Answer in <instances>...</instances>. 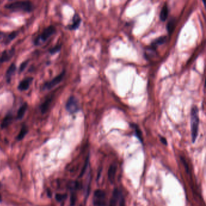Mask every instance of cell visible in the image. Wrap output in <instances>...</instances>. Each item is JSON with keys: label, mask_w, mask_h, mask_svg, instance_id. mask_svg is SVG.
Wrapping results in <instances>:
<instances>
[{"label": "cell", "mask_w": 206, "mask_h": 206, "mask_svg": "<svg viewBox=\"0 0 206 206\" xmlns=\"http://www.w3.org/2000/svg\"><path fill=\"white\" fill-rule=\"evenodd\" d=\"M5 8L12 12H22L30 13L34 9V5L30 1H14L7 4Z\"/></svg>", "instance_id": "6da1fadb"}, {"label": "cell", "mask_w": 206, "mask_h": 206, "mask_svg": "<svg viewBox=\"0 0 206 206\" xmlns=\"http://www.w3.org/2000/svg\"><path fill=\"white\" fill-rule=\"evenodd\" d=\"M199 128V115L198 109L196 106H194L191 110V133L192 140L195 143L197 140Z\"/></svg>", "instance_id": "7a4b0ae2"}, {"label": "cell", "mask_w": 206, "mask_h": 206, "mask_svg": "<svg viewBox=\"0 0 206 206\" xmlns=\"http://www.w3.org/2000/svg\"><path fill=\"white\" fill-rule=\"evenodd\" d=\"M56 29L53 26H49L44 29L42 32L37 37L34 41V45L39 46L44 42H46L47 40L53 36L56 33Z\"/></svg>", "instance_id": "3957f363"}, {"label": "cell", "mask_w": 206, "mask_h": 206, "mask_svg": "<svg viewBox=\"0 0 206 206\" xmlns=\"http://www.w3.org/2000/svg\"><path fill=\"white\" fill-rule=\"evenodd\" d=\"M93 203L94 206H105L106 205V194L100 189L96 190L94 193Z\"/></svg>", "instance_id": "277c9868"}, {"label": "cell", "mask_w": 206, "mask_h": 206, "mask_svg": "<svg viewBox=\"0 0 206 206\" xmlns=\"http://www.w3.org/2000/svg\"><path fill=\"white\" fill-rule=\"evenodd\" d=\"M65 75H66V71L63 70L59 75L56 76L55 78H53L50 81L46 82L42 86L43 89L49 90L53 88L57 85L60 84L62 82V81L63 80L65 76Z\"/></svg>", "instance_id": "5b68a950"}, {"label": "cell", "mask_w": 206, "mask_h": 206, "mask_svg": "<svg viewBox=\"0 0 206 206\" xmlns=\"http://www.w3.org/2000/svg\"><path fill=\"white\" fill-rule=\"evenodd\" d=\"M66 110L71 114H75L79 111V104L78 100L75 96H71L68 99L66 105Z\"/></svg>", "instance_id": "8992f818"}, {"label": "cell", "mask_w": 206, "mask_h": 206, "mask_svg": "<svg viewBox=\"0 0 206 206\" xmlns=\"http://www.w3.org/2000/svg\"><path fill=\"white\" fill-rule=\"evenodd\" d=\"M15 53V49L12 48L9 50H4L0 56V64L9 61Z\"/></svg>", "instance_id": "52a82bcc"}, {"label": "cell", "mask_w": 206, "mask_h": 206, "mask_svg": "<svg viewBox=\"0 0 206 206\" xmlns=\"http://www.w3.org/2000/svg\"><path fill=\"white\" fill-rule=\"evenodd\" d=\"M33 81V78L32 77H27L24 79L19 82V84L18 85V89L21 91L27 90L30 88V86L32 84Z\"/></svg>", "instance_id": "ba28073f"}, {"label": "cell", "mask_w": 206, "mask_h": 206, "mask_svg": "<svg viewBox=\"0 0 206 206\" xmlns=\"http://www.w3.org/2000/svg\"><path fill=\"white\" fill-rule=\"evenodd\" d=\"M16 70H17V66L16 65L14 64V63H12L10 66H9V68L7 69L6 73V82L9 84L11 82V81H12V76L14 75L15 71H16Z\"/></svg>", "instance_id": "9c48e42d"}, {"label": "cell", "mask_w": 206, "mask_h": 206, "mask_svg": "<svg viewBox=\"0 0 206 206\" xmlns=\"http://www.w3.org/2000/svg\"><path fill=\"white\" fill-rule=\"evenodd\" d=\"M53 97H48L47 99L44 101V102L40 105V110L42 114H45L48 110L50 105L52 102Z\"/></svg>", "instance_id": "30bf717a"}, {"label": "cell", "mask_w": 206, "mask_h": 206, "mask_svg": "<svg viewBox=\"0 0 206 206\" xmlns=\"http://www.w3.org/2000/svg\"><path fill=\"white\" fill-rule=\"evenodd\" d=\"M81 22V18H80L79 15L78 14H75L73 18V22L71 25L68 26V28L69 30H76L77 28H79L80 24Z\"/></svg>", "instance_id": "8fae6325"}, {"label": "cell", "mask_w": 206, "mask_h": 206, "mask_svg": "<svg viewBox=\"0 0 206 206\" xmlns=\"http://www.w3.org/2000/svg\"><path fill=\"white\" fill-rule=\"evenodd\" d=\"M13 120V116L12 113H8L5 117L3 119L1 123V127L2 128H6L9 126L12 123Z\"/></svg>", "instance_id": "7c38bea8"}, {"label": "cell", "mask_w": 206, "mask_h": 206, "mask_svg": "<svg viewBox=\"0 0 206 206\" xmlns=\"http://www.w3.org/2000/svg\"><path fill=\"white\" fill-rule=\"evenodd\" d=\"M120 196H121V194L119 191V190L117 189H114L110 206H116L118 200H119Z\"/></svg>", "instance_id": "4fadbf2b"}, {"label": "cell", "mask_w": 206, "mask_h": 206, "mask_svg": "<svg viewBox=\"0 0 206 206\" xmlns=\"http://www.w3.org/2000/svg\"><path fill=\"white\" fill-rule=\"evenodd\" d=\"M27 108H28L27 103H23L18 110L17 115V119L21 120L24 117L26 112L27 111Z\"/></svg>", "instance_id": "5bb4252c"}, {"label": "cell", "mask_w": 206, "mask_h": 206, "mask_svg": "<svg viewBox=\"0 0 206 206\" xmlns=\"http://www.w3.org/2000/svg\"><path fill=\"white\" fill-rule=\"evenodd\" d=\"M116 172H117V166L115 164H112V165L110 166L108 170V179L111 183H113L114 182Z\"/></svg>", "instance_id": "9a60e30c"}, {"label": "cell", "mask_w": 206, "mask_h": 206, "mask_svg": "<svg viewBox=\"0 0 206 206\" xmlns=\"http://www.w3.org/2000/svg\"><path fill=\"white\" fill-rule=\"evenodd\" d=\"M166 41V37H159L155 39V41H154L151 44L152 47H153L154 49H155V48L159 46H160V45H162Z\"/></svg>", "instance_id": "2e32d148"}, {"label": "cell", "mask_w": 206, "mask_h": 206, "mask_svg": "<svg viewBox=\"0 0 206 206\" xmlns=\"http://www.w3.org/2000/svg\"><path fill=\"white\" fill-rule=\"evenodd\" d=\"M169 10L168 7L166 4H165L163 8L161 9L160 12V19L162 21H165L168 16Z\"/></svg>", "instance_id": "e0dca14e"}, {"label": "cell", "mask_w": 206, "mask_h": 206, "mask_svg": "<svg viewBox=\"0 0 206 206\" xmlns=\"http://www.w3.org/2000/svg\"><path fill=\"white\" fill-rule=\"evenodd\" d=\"M17 35H18V32H13L7 35H6V37H4V44H9L10 42H11L14 39H15V37H17Z\"/></svg>", "instance_id": "ac0fdd59"}, {"label": "cell", "mask_w": 206, "mask_h": 206, "mask_svg": "<svg viewBox=\"0 0 206 206\" xmlns=\"http://www.w3.org/2000/svg\"><path fill=\"white\" fill-rule=\"evenodd\" d=\"M27 132H28L27 127L26 125H23L17 136V139L18 140H21L26 136V135L27 134Z\"/></svg>", "instance_id": "d6986e66"}, {"label": "cell", "mask_w": 206, "mask_h": 206, "mask_svg": "<svg viewBox=\"0 0 206 206\" xmlns=\"http://www.w3.org/2000/svg\"><path fill=\"white\" fill-rule=\"evenodd\" d=\"M132 126L134 128L135 130V135L137 136V137L139 139V140L141 142L143 141V136H142V132L141 131L139 127L135 125V124H132Z\"/></svg>", "instance_id": "ffe728a7"}, {"label": "cell", "mask_w": 206, "mask_h": 206, "mask_svg": "<svg viewBox=\"0 0 206 206\" xmlns=\"http://www.w3.org/2000/svg\"><path fill=\"white\" fill-rule=\"evenodd\" d=\"M62 48V45L61 44H57L55 46V47H52V48H50L49 50V53L51 55H54L56 54V53L60 52V50H61Z\"/></svg>", "instance_id": "44dd1931"}, {"label": "cell", "mask_w": 206, "mask_h": 206, "mask_svg": "<svg viewBox=\"0 0 206 206\" xmlns=\"http://www.w3.org/2000/svg\"><path fill=\"white\" fill-rule=\"evenodd\" d=\"M174 27H175V21L170 20L167 25V30L168 31L169 33H170L173 32Z\"/></svg>", "instance_id": "7402d4cb"}, {"label": "cell", "mask_w": 206, "mask_h": 206, "mask_svg": "<svg viewBox=\"0 0 206 206\" xmlns=\"http://www.w3.org/2000/svg\"><path fill=\"white\" fill-rule=\"evenodd\" d=\"M28 61H24V62H23L21 64V66H19V71L20 73H22V72L26 69V68L27 67V66L28 65Z\"/></svg>", "instance_id": "603a6c76"}, {"label": "cell", "mask_w": 206, "mask_h": 206, "mask_svg": "<svg viewBox=\"0 0 206 206\" xmlns=\"http://www.w3.org/2000/svg\"><path fill=\"white\" fill-rule=\"evenodd\" d=\"M66 198V194H56V199L58 201H61L63 199H65Z\"/></svg>", "instance_id": "cb8c5ba5"}, {"label": "cell", "mask_w": 206, "mask_h": 206, "mask_svg": "<svg viewBox=\"0 0 206 206\" xmlns=\"http://www.w3.org/2000/svg\"><path fill=\"white\" fill-rule=\"evenodd\" d=\"M181 161H182V163H183V164L184 166V168L186 169V170L187 171V172H189V167H188V165H187V162L186 161L185 159L183 157H181Z\"/></svg>", "instance_id": "d4e9b609"}, {"label": "cell", "mask_w": 206, "mask_h": 206, "mask_svg": "<svg viewBox=\"0 0 206 206\" xmlns=\"http://www.w3.org/2000/svg\"><path fill=\"white\" fill-rule=\"evenodd\" d=\"M119 200L120 201V206H125V199H124V198H123V197L122 195L120 197Z\"/></svg>", "instance_id": "484cf974"}, {"label": "cell", "mask_w": 206, "mask_h": 206, "mask_svg": "<svg viewBox=\"0 0 206 206\" xmlns=\"http://www.w3.org/2000/svg\"><path fill=\"white\" fill-rule=\"evenodd\" d=\"M160 140L161 141V143L165 145H168V143H167V140L166 139L164 138V137H161L160 138Z\"/></svg>", "instance_id": "4316f807"}, {"label": "cell", "mask_w": 206, "mask_h": 206, "mask_svg": "<svg viewBox=\"0 0 206 206\" xmlns=\"http://www.w3.org/2000/svg\"><path fill=\"white\" fill-rule=\"evenodd\" d=\"M1 201H2V198H1V196L0 195V202H1Z\"/></svg>", "instance_id": "83f0119b"}, {"label": "cell", "mask_w": 206, "mask_h": 206, "mask_svg": "<svg viewBox=\"0 0 206 206\" xmlns=\"http://www.w3.org/2000/svg\"></svg>", "instance_id": "f1b7e54d"}]
</instances>
